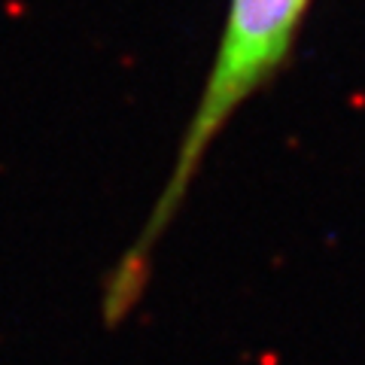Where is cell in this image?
<instances>
[{
	"instance_id": "1",
	"label": "cell",
	"mask_w": 365,
	"mask_h": 365,
	"mask_svg": "<svg viewBox=\"0 0 365 365\" xmlns=\"http://www.w3.org/2000/svg\"><path fill=\"white\" fill-rule=\"evenodd\" d=\"M304 6L307 0H232L207 88H204L195 119H192L189 134L182 140L180 162L170 174V186L158 201L150 220V235L137 247V256H143L146 241H153L174 216L180 198L186 195V186L192 182V174L198 170L210 140L222 131L228 116L277 71L304 16Z\"/></svg>"
}]
</instances>
